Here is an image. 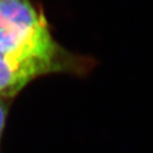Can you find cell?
Returning <instances> with one entry per match:
<instances>
[{"mask_svg":"<svg viewBox=\"0 0 153 153\" xmlns=\"http://www.w3.org/2000/svg\"><path fill=\"white\" fill-rule=\"evenodd\" d=\"M7 115V104L3 100V98H0V143H1V138H2L3 130H4Z\"/></svg>","mask_w":153,"mask_h":153,"instance_id":"obj_3","label":"cell"},{"mask_svg":"<svg viewBox=\"0 0 153 153\" xmlns=\"http://www.w3.org/2000/svg\"><path fill=\"white\" fill-rule=\"evenodd\" d=\"M62 70L51 63L22 60L0 52V98H12L38 76Z\"/></svg>","mask_w":153,"mask_h":153,"instance_id":"obj_2","label":"cell"},{"mask_svg":"<svg viewBox=\"0 0 153 153\" xmlns=\"http://www.w3.org/2000/svg\"><path fill=\"white\" fill-rule=\"evenodd\" d=\"M0 52L66 69L67 52L53 38L44 14L29 0H0Z\"/></svg>","mask_w":153,"mask_h":153,"instance_id":"obj_1","label":"cell"}]
</instances>
